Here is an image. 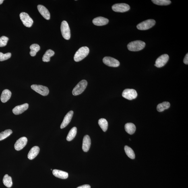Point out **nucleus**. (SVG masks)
Here are the masks:
<instances>
[{"label":"nucleus","mask_w":188,"mask_h":188,"mask_svg":"<svg viewBox=\"0 0 188 188\" xmlns=\"http://www.w3.org/2000/svg\"><path fill=\"white\" fill-rule=\"evenodd\" d=\"M11 54L10 53H7L3 54L0 52V61H2L9 59L11 57Z\"/></svg>","instance_id":"31"},{"label":"nucleus","mask_w":188,"mask_h":188,"mask_svg":"<svg viewBox=\"0 0 188 188\" xmlns=\"http://www.w3.org/2000/svg\"><path fill=\"white\" fill-rule=\"evenodd\" d=\"M31 88L35 91L41 95L46 96L49 94V90L48 87L42 85L36 84L31 86Z\"/></svg>","instance_id":"6"},{"label":"nucleus","mask_w":188,"mask_h":188,"mask_svg":"<svg viewBox=\"0 0 188 188\" xmlns=\"http://www.w3.org/2000/svg\"><path fill=\"white\" fill-rule=\"evenodd\" d=\"M27 139L26 137H22L17 140L14 145L15 150L19 151L22 150L27 143Z\"/></svg>","instance_id":"12"},{"label":"nucleus","mask_w":188,"mask_h":188,"mask_svg":"<svg viewBox=\"0 0 188 188\" xmlns=\"http://www.w3.org/2000/svg\"><path fill=\"white\" fill-rule=\"evenodd\" d=\"M9 39L6 37L3 36L0 38V47H3L7 45Z\"/></svg>","instance_id":"32"},{"label":"nucleus","mask_w":188,"mask_h":188,"mask_svg":"<svg viewBox=\"0 0 188 188\" xmlns=\"http://www.w3.org/2000/svg\"><path fill=\"white\" fill-rule=\"evenodd\" d=\"M77 132V128L73 127L69 131L67 137V140L68 141H71L73 140L76 135Z\"/></svg>","instance_id":"26"},{"label":"nucleus","mask_w":188,"mask_h":188,"mask_svg":"<svg viewBox=\"0 0 188 188\" xmlns=\"http://www.w3.org/2000/svg\"><path fill=\"white\" fill-rule=\"evenodd\" d=\"M89 53V49L86 46H84L79 48L75 54L74 60L76 62L82 61L87 57Z\"/></svg>","instance_id":"2"},{"label":"nucleus","mask_w":188,"mask_h":188,"mask_svg":"<svg viewBox=\"0 0 188 188\" xmlns=\"http://www.w3.org/2000/svg\"><path fill=\"white\" fill-rule=\"evenodd\" d=\"M54 176L62 179H66L68 177V174L67 172L61 171V170L54 169L52 171Z\"/></svg>","instance_id":"18"},{"label":"nucleus","mask_w":188,"mask_h":188,"mask_svg":"<svg viewBox=\"0 0 188 188\" xmlns=\"http://www.w3.org/2000/svg\"><path fill=\"white\" fill-rule=\"evenodd\" d=\"M77 188H91V187L90 185L86 184L79 186Z\"/></svg>","instance_id":"34"},{"label":"nucleus","mask_w":188,"mask_h":188,"mask_svg":"<svg viewBox=\"0 0 188 188\" xmlns=\"http://www.w3.org/2000/svg\"><path fill=\"white\" fill-rule=\"evenodd\" d=\"M28 107L29 104L27 103L21 104L15 107L12 110V112L15 115H19L27 109Z\"/></svg>","instance_id":"13"},{"label":"nucleus","mask_w":188,"mask_h":188,"mask_svg":"<svg viewBox=\"0 0 188 188\" xmlns=\"http://www.w3.org/2000/svg\"><path fill=\"white\" fill-rule=\"evenodd\" d=\"M38 11L40 14L46 20H49L50 18V14L49 11L44 6L39 5L37 6Z\"/></svg>","instance_id":"14"},{"label":"nucleus","mask_w":188,"mask_h":188,"mask_svg":"<svg viewBox=\"0 0 188 188\" xmlns=\"http://www.w3.org/2000/svg\"><path fill=\"white\" fill-rule=\"evenodd\" d=\"M170 104L168 102H164L158 104L157 107V110L159 112L164 111L166 109H168L170 107Z\"/></svg>","instance_id":"23"},{"label":"nucleus","mask_w":188,"mask_h":188,"mask_svg":"<svg viewBox=\"0 0 188 188\" xmlns=\"http://www.w3.org/2000/svg\"><path fill=\"white\" fill-rule=\"evenodd\" d=\"M156 22L153 19H148L139 23L137 26L139 30H149L156 24Z\"/></svg>","instance_id":"4"},{"label":"nucleus","mask_w":188,"mask_h":188,"mask_svg":"<svg viewBox=\"0 0 188 188\" xmlns=\"http://www.w3.org/2000/svg\"><path fill=\"white\" fill-rule=\"evenodd\" d=\"M152 1L155 4L161 6L168 5L171 3V1L169 0H152Z\"/></svg>","instance_id":"29"},{"label":"nucleus","mask_w":188,"mask_h":188,"mask_svg":"<svg viewBox=\"0 0 188 188\" xmlns=\"http://www.w3.org/2000/svg\"><path fill=\"white\" fill-rule=\"evenodd\" d=\"M88 85V82L86 80L80 81L76 86L73 88L72 91L73 95L77 96L80 94L84 91Z\"/></svg>","instance_id":"3"},{"label":"nucleus","mask_w":188,"mask_h":188,"mask_svg":"<svg viewBox=\"0 0 188 188\" xmlns=\"http://www.w3.org/2000/svg\"><path fill=\"white\" fill-rule=\"evenodd\" d=\"M61 31L63 37L66 40H69L71 36V30L66 21H63L62 22Z\"/></svg>","instance_id":"5"},{"label":"nucleus","mask_w":188,"mask_h":188,"mask_svg":"<svg viewBox=\"0 0 188 188\" xmlns=\"http://www.w3.org/2000/svg\"><path fill=\"white\" fill-rule=\"evenodd\" d=\"M109 22L107 19L103 17H98L93 19L92 22L97 26H102L105 25Z\"/></svg>","instance_id":"15"},{"label":"nucleus","mask_w":188,"mask_h":188,"mask_svg":"<svg viewBox=\"0 0 188 188\" xmlns=\"http://www.w3.org/2000/svg\"><path fill=\"white\" fill-rule=\"evenodd\" d=\"M3 1H4L3 0H0V5L2 4Z\"/></svg>","instance_id":"35"},{"label":"nucleus","mask_w":188,"mask_h":188,"mask_svg":"<svg viewBox=\"0 0 188 188\" xmlns=\"http://www.w3.org/2000/svg\"><path fill=\"white\" fill-rule=\"evenodd\" d=\"M12 133V131L10 129L6 130L0 133V141L7 138Z\"/></svg>","instance_id":"30"},{"label":"nucleus","mask_w":188,"mask_h":188,"mask_svg":"<svg viewBox=\"0 0 188 188\" xmlns=\"http://www.w3.org/2000/svg\"><path fill=\"white\" fill-rule=\"evenodd\" d=\"M103 62L104 64L109 67H117L120 65V62L118 60L109 57H104L103 59Z\"/></svg>","instance_id":"10"},{"label":"nucleus","mask_w":188,"mask_h":188,"mask_svg":"<svg viewBox=\"0 0 188 188\" xmlns=\"http://www.w3.org/2000/svg\"><path fill=\"white\" fill-rule=\"evenodd\" d=\"M122 96L126 99L132 100L137 98V93L134 89H126L124 90Z\"/></svg>","instance_id":"8"},{"label":"nucleus","mask_w":188,"mask_h":188,"mask_svg":"<svg viewBox=\"0 0 188 188\" xmlns=\"http://www.w3.org/2000/svg\"><path fill=\"white\" fill-rule=\"evenodd\" d=\"M40 148L37 146L32 147L31 148L28 155V158L29 159L32 160L35 158L40 152Z\"/></svg>","instance_id":"19"},{"label":"nucleus","mask_w":188,"mask_h":188,"mask_svg":"<svg viewBox=\"0 0 188 188\" xmlns=\"http://www.w3.org/2000/svg\"><path fill=\"white\" fill-rule=\"evenodd\" d=\"M146 45L145 42L141 40H135L130 42L127 45V48L129 51H138L144 48Z\"/></svg>","instance_id":"1"},{"label":"nucleus","mask_w":188,"mask_h":188,"mask_svg":"<svg viewBox=\"0 0 188 188\" xmlns=\"http://www.w3.org/2000/svg\"><path fill=\"white\" fill-rule=\"evenodd\" d=\"M3 183L6 187L8 188L11 187L13 183L11 176H9L8 174H5L3 178Z\"/></svg>","instance_id":"24"},{"label":"nucleus","mask_w":188,"mask_h":188,"mask_svg":"<svg viewBox=\"0 0 188 188\" xmlns=\"http://www.w3.org/2000/svg\"><path fill=\"white\" fill-rule=\"evenodd\" d=\"M125 129L128 133L133 135L134 133L136 130V127L134 124L133 123H127L125 125Z\"/></svg>","instance_id":"21"},{"label":"nucleus","mask_w":188,"mask_h":188,"mask_svg":"<svg viewBox=\"0 0 188 188\" xmlns=\"http://www.w3.org/2000/svg\"><path fill=\"white\" fill-rule=\"evenodd\" d=\"M31 50L30 55L32 57L36 55L37 53L40 50V47L37 44H34L32 45L30 47Z\"/></svg>","instance_id":"25"},{"label":"nucleus","mask_w":188,"mask_h":188,"mask_svg":"<svg viewBox=\"0 0 188 188\" xmlns=\"http://www.w3.org/2000/svg\"><path fill=\"white\" fill-rule=\"evenodd\" d=\"M55 53L53 50H48L45 52L42 57V61L44 62H48L50 61V58L55 55Z\"/></svg>","instance_id":"22"},{"label":"nucleus","mask_w":188,"mask_h":188,"mask_svg":"<svg viewBox=\"0 0 188 188\" xmlns=\"http://www.w3.org/2000/svg\"><path fill=\"white\" fill-rule=\"evenodd\" d=\"M20 17L23 24L25 26L27 27H32L33 23V21L27 13L25 12L21 13Z\"/></svg>","instance_id":"9"},{"label":"nucleus","mask_w":188,"mask_h":188,"mask_svg":"<svg viewBox=\"0 0 188 188\" xmlns=\"http://www.w3.org/2000/svg\"><path fill=\"white\" fill-rule=\"evenodd\" d=\"M12 93L11 91L8 89L4 90L2 93L1 99L2 102L5 103L8 101L11 97Z\"/></svg>","instance_id":"20"},{"label":"nucleus","mask_w":188,"mask_h":188,"mask_svg":"<svg viewBox=\"0 0 188 188\" xmlns=\"http://www.w3.org/2000/svg\"><path fill=\"white\" fill-rule=\"evenodd\" d=\"M184 63L186 65L188 64V53H187V55H186L184 58L183 60Z\"/></svg>","instance_id":"33"},{"label":"nucleus","mask_w":188,"mask_h":188,"mask_svg":"<svg viewBox=\"0 0 188 188\" xmlns=\"http://www.w3.org/2000/svg\"><path fill=\"white\" fill-rule=\"evenodd\" d=\"M91 145V140L89 135H85L83 139L82 150L84 152H88Z\"/></svg>","instance_id":"17"},{"label":"nucleus","mask_w":188,"mask_h":188,"mask_svg":"<svg viewBox=\"0 0 188 188\" xmlns=\"http://www.w3.org/2000/svg\"><path fill=\"white\" fill-rule=\"evenodd\" d=\"M98 124L102 130L104 132H106L107 130L108 127V123L106 120L103 119V118L100 119L99 120Z\"/></svg>","instance_id":"27"},{"label":"nucleus","mask_w":188,"mask_h":188,"mask_svg":"<svg viewBox=\"0 0 188 188\" xmlns=\"http://www.w3.org/2000/svg\"><path fill=\"white\" fill-rule=\"evenodd\" d=\"M169 59V56L167 54H164L159 57L156 60L155 66L158 68L164 66Z\"/></svg>","instance_id":"11"},{"label":"nucleus","mask_w":188,"mask_h":188,"mask_svg":"<svg viewBox=\"0 0 188 188\" xmlns=\"http://www.w3.org/2000/svg\"><path fill=\"white\" fill-rule=\"evenodd\" d=\"M73 112L72 110L69 111L66 115L64 118L63 122L62 123L61 126V129H63L68 125L70 122L71 119L73 117Z\"/></svg>","instance_id":"16"},{"label":"nucleus","mask_w":188,"mask_h":188,"mask_svg":"<svg viewBox=\"0 0 188 188\" xmlns=\"http://www.w3.org/2000/svg\"><path fill=\"white\" fill-rule=\"evenodd\" d=\"M125 150L126 154L130 158L134 159L135 158V155L133 149L130 147L125 146Z\"/></svg>","instance_id":"28"},{"label":"nucleus","mask_w":188,"mask_h":188,"mask_svg":"<svg viewBox=\"0 0 188 188\" xmlns=\"http://www.w3.org/2000/svg\"><path fill=\"white\" fill-rule=\"evenodd\" d=\"M112 9L115 12L123 13L128 11L130 9V6L125 3L116 4L112 6Z\"/></svg>","instance_id":"7"}]
</instances>
